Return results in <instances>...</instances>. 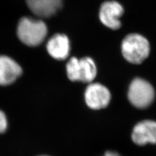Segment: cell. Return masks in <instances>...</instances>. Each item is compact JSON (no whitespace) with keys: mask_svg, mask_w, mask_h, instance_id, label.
<instances>
[{"mask_svg":"<svg viewBox=\"0 0 156 156\" xmlns=\"http://www.w3.org/2000/svg\"><path fill=\"white\" fill-rule=\"evenodd\" d=\"M47 33L46 23L40 20L23 17L18 23V37L21 42L29 46L40 45L44 41Z\"/></svg>","mask_w":156,"mask_h":156,"instance_id":"obj_1","label":"cell"},{"mask_svg":"<svg viewBox=\"0 0 156 156\" xmlns=\"http://www.w3.org/2000/svg\"><path fill=\"white\" fill-rule=\"evenodd\" d=\"M122 53L125 59L133 64H140L150 54V46L147 39L139 34L127 35L121 45Z\"/></svg>","mask_w":156,"mask_h":156,"instance_id":"obj_2","label":"cell"},{"mask_svg":"<svg viewBox=\"0 0 156 156\" xmlns=\"http://www.w3.org/2000/svg\"><path fill=\"white\" fill-rule=\"evenodd\" d=\"M128 98L130 103L138 109L147 108L155 98L153 86L142 78H135L129 85Z\"/></svg>","mask_w":156,"mask_h":156,"instance_id":"obj_3","label":"cell"},{"mask_svg":"<svg viewBox=\"0 0 156 156\" xmlns=\"http://www.w3.org/2000/svg\"><path fill=\"white\" fill-rule=\"evenodd\" d=\"M111 92L107 88L99 83H90L85 92V100L92 109H104L110 103Z\"/></svg>","mask_w":156,"mask_h":156,"instance_id":"obj_4","label":"cell"},{"mask_svg":"<svg viewBox=\"0 0 156 156\" xmlns=\"http://www.w3.org/2000/svg\"><path fill=\"white\" fill-rule=\"evenodd\" d=\"M123 13L124 9L119 2H105L100 7L99 17L104 26L116 30L121 26L120 18Z\"/></svg>","mask_w":156,"mask_h":156,"instance_id":"obj_5","label":"cell"},{"mask_svg":"<svg viewBox=\"0 0 156 156\" xmlns=\"http://www.w3.org/2000/svg\"><path fill=\"white\" fill-rule=\"evenodd\" d=\"M133 142L139 146L156 144V122L144 120L136 124L131 133Z\"/></svg>","mask_w":156,"mask_h":156,"instance_id":"obj_6","label":"cell"},{"mask_svg":"<svg viewBox=\"0 0 156 156\" xmlns=\"http://www.w3.org/2000/svg\"><path fill=\"white\" fill-rule=\"evenodd\" d=\"M22 74V69L11 57L0 55V85H11Z\"/></svg>","mask_w":156,"mask_h":156,"instance_id":"obj_7","label":"cell"},{"mask_svg":"<svg viewBox=\"0 0 156 156\" xmlns=\"http://www.w3.org/2000/svg\"><path fill=\"white\" fill-rule=\"evenodd\" d=\"M63 0H26L30 11L42 18L51 17L59 11Z\"/></svg>","mask_w":156,"mask_h":156,"instance_id":"obj_8","label":"cell"},{"mask_svg":"<svg viewBox=\"0 0 156 156\" xmlns=\"http://www.w3.org/2000/svg\"><path fill=\"white\" fill-rule=\"evenodd\" d=\"M46 49L49 54L55 59H66L70 50L69 39L64 34H55L48 41Z\"/></svg>","mask_w":156,"mask_h":156,"instance_id":"obj_9","label":"cell"},{"mask_svg":"<svg viewBox=\"0 0 156 156\" xmlns=\"http://www.w3.org/2000/svg\"><path fill=\"white\" fill-rule=\"evenodd\" d=\"M97 74L94 61L89 57H83L78 60L77 68V81L92 83Z\"/></svg>","mask_w":156,"mask_h":156,"instance_id":"obj_10","label":"cell"},{"mask_svg":"<svg viewBox=\"0 0 156 156\" xmlns=\"http://www.w3.org/2000/svg\"><path fill=\"white\" fill-rule=\"evenodd\" d=\"M7 128V119L5 114L0 110V133H3Z\"/></svg>","mask_w":156,"mask_h":156,"instance_id":"obj_11","label":"cell"},{"mask_svg":"<svg viewBox=\"0 0 156 156\" xmlns=\"http://www.w3.org/2000/svg\"><path fill=\"white\" fill-rule=\"evenodd\" d=\"M104 156H121L116 152H112V151H108V152H105Z\"/></svg>","mask_w":156,"mask_h":156,"instance_id":"obj_12","label":"cell"},{"mask_svg":"<svg viewBox=\"0 0 156 156\" xmlns=\"http://www.w3.org/2000/svg\"><path fill=\"white\" fill-rule=\"evenodd\" d=\"M41 156H48V155H41Z\"/></svg>","mask_w":156,"mask_h":156,"instance_id":"obj_13","label":"cell"}]
</instances>
